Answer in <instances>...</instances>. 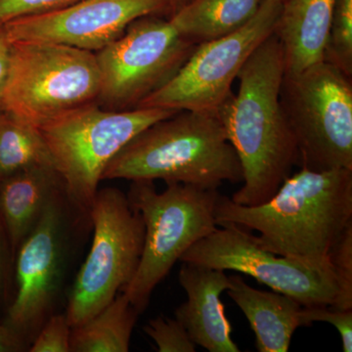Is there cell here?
I'll return each mask as SVG.
<instances>
[{
  "mask_svg": "<svg viewBox=\"0 0 352 352\" xmlns=\"http://www.w3.org/2000/svg\"><path fill=\"white\" fill-rule=\"evenodd\" d=\"M285 74L282 45L275 34L241 69L239 91L217 113L243 170V186L230 198L254 207L270 200L298 164L295 138L280 103Z\"/></svg>",
  "mask_w": 352,
  "mask_h": 352,
  "instance_id": "1",
  "label": "cell"
},
{
  "mask_svg": "<svg viewBox=\"0 0 352 352\" xmlns=\"http://www.w3.org/2000/svg\"><path fill=\"white\" fill-rule=\"evenodd\" d=\"M215 219L219 226L232 223L258 231V245L278 256L328 258L352 224V170L302 168L270 200L254 207L220 195Z\"/></svg>",
  "mask_w": 352,
  "mask_h": 352,
  "instance_id": "2",
  "label": "cell"
},
{
  "mask_svg": "<svg viewBox=\"0 0 352 352\" xmlns=\"http://www.w3.org/2000/svg\"><path fill=\"white\" fill-rule=\"evenodd\" d=\"M106 179L217 190L224 182H243V170L217 112L180 111L132 139L108 164Z\"/></svg>",
  "mask_w": 352,
  "mask_h": 352,
  "instance_id": "3",
  "label": "cell"
},
{
  "mask_svg": "<svg viewBox=\"0 0 352 352\" xmlns=\"http://www.w3.org/2000/svg\"><path fill=\"white\" fill-rule=\"evenodd\" d=\"M175 113L155 107L105 110L95 102L39 127L74 208L89 217L99 183L113 157L140 132Z\"/></svg>",
  "mask_w": 352,
  "mask_h": 352,
  "instance_id": "4",
  "label": "cell"
},
{
  "mask_svg": "<svg viewBox=\"0 0 352 352\" xmlns=\"http://www.w3.org/2000/svg\"><path fill=\"white\" fill-rule=\"evenodd\" d=\"M144 223L145 235L138 270L122 293L139 315L153 292L195 243L219 227L217 189L173 183L162 193L153 182H132L126 194Z\"/></svg>",
  "mask_w": 352,
  "mask_h": 352,
  "instance_id": "5",
  "label": "cell"
},
{
  "mask_svg": "<svg viewBox=\"0 0 352 352\" xmlns=\"http://www.w3.org/2000/svg\"><path fill=\"white\" fill-rule=\"evenodd\" d=\"M100 87L95 53L58 43H11L0 109L39 129L97 102Z\"/></svg>",
  "mask_w": 352,
  "mask_h": 352,
  "instance_id": "6",
  "label": "cell"
},
{
  "mask_svg": "<svg viewBox=\"0 0 352 352\" xmlns=\"http://www.w3.org/2000/svg\"><path fill=\"white\" fill-rule=\"evenodd\" d=\"M85 220L89 217L74 208L61 190L16 252L12 300L0 323L15 333L28 351L43 324L57 314L75 231Z\"/></svg>",
  "mask_w": 352,
  "mask_h": 352,
  "instance_id": "7",
  "label": "cell"
},
{
  "mask_svg": "<svg viewBox=\"0 0 352 352\" xmlns=\"http://www.w3.org/2000/svg\"><path fill=\"white\" fill-rule=\"evenodd\" d=\"M280 103L300 168L352 170L351 78L326 61L296 75L284 74Z\"/></svg>",
  "mask_w": 352,
  "mask_h": 352,
  "instance_id": "8",
  "label": "cell"
},
{
  "mask_svg": "<svg viewBox=\"0 0 352 352\" xmlns=\"http://www.w3.org/2000/svg\"><path fill=\"white\" fill-rule=\"evenodd\" d=\"M89 219L94 226L91 247L65 311L72 328L98 314L131 283L144 244L142 217L120 189L98 190Z\"/></svg>",
  "mask_w": 352,
  "mask_h": 352,
  "instance_id": "9",
  "label": "cell"
},
{
  "mask_svg": "<svg viewBox=\"0 0 352 352\" xmlns=\"http://www.w3.org/2000/svg\"><path fill=\"white\" fill-rule=\"evenodd\" d=\"M179 261L249 275L272 291L292 296L302 307H336L339 300V280L330 258L278 256L232 223L220 224L192 245Z\"/></svg>",
  "mask_w": 352,
  "mask_h": 352,
  "instance_id": "10",
  "label": "cell"
},
{
  "mask_svg": "<svg viewBox=\"0 0 352 352\" xmlns=\"http://www.w3.org/2000/svg\"><path fill=\"white\" fill-rule=\"evenodd\" d=\"M195 47L170 20L151 15L134 21L119 38L95 52L101 80L97 103L109 110L138 107L170 82Z\"/></svg>",
  "mask_w": 352,
  "mask_h": 352,
  "instance_id": "11",
  "label": "cell"
},
{
  "mask_svg": "<svg viewBox=\"0 0 352 352\" xmlns=\"http://www.w3.org/2000/svg\"><path fill=\"white\" fill-rule=\"evenodd\" d=\"M282 2L263 0L258 12L237 31L196 45L175 76L136 108L217 112L256 48L274 34Z\"/></svg>",
  "mask_w": 352,
  "mask_h": 352,
  "instance_id": "12",
  "label": "cell"
},
{
  "mask_svg": "<svg viewBox=\"0 0 352 352\" xmlns=\"http://www.w3.org/2000/svg\"><path fill=\"white\" fill-rule=\"evenodd\" d=\"M171 10L170 0H78L71 6L4 24L10 43L36 41L97 52L132 22Z\"/></svg>",
  "mask_w": 352,
  "mask_h": 352,
  "instance_id": "13",
  "label": "cell"
},
{
  "mask_svg": "<svg viewBox=\"0 0 352 352\" xmlns=\"http://www.w3.org/2000/svg\"><path fill=\"white\" fill-rule=\"evenodd\" d=\"M178 280L187 300L176 308L175 318L194 344L210 352H240L220 300L230 286V277L223 270L182 263Z\"/></svg>",
  "mask_w": 352,
  "mask_h": 352,
  "instance_id": "14",
  "label": "cell"
},
{
  "mask_svg": "<svg viewBox=\"0 0 352 352\" xmlns=\"http://www.w3.org/2000/svg\"><path fill=\"white\" fill-rule=\"evenodd\" d=\"M336 0H285L274 34L284 54L285 75L324 61Z\"/></svg>",
  "mask_w": 352,
  "mask_h": 352,
  "instance_id": "15",
  "label": "cell"
},
{
  "mask_svg": "<svg viewBox=\"0 0 352 352\" xmlns=\"http://www.w3.org/2000/svg\"><path fill=\"white\" fill-rule=\"evenodd\" d=\"M230 277L227 295L242 310L256 335L259 352H287L296 329L303 327L302 305L292 296L252 288Z\"/></svg>",
  "mask_w": 352,
  "mask_h": 352,
  "instance_id": "16",
  "label": "cell"
},
{
  "mask_svg": "<svg viewBox=\"0 0 352 352\" xmlns=\"http://www.w3.org/2000/svg\"><path fill=\"white\" fill-rule=\"evenodd\" d=\"M61 190L59 175L50 166L27 168L0 178V217L14 254Z\"/></svg>",
  "mask_w": 352,
  "mask_h": 352,
  "instance_id": "17",
  "label": "cell"
},
{
  "mask_svg": "<svg viewBox=\"0 0 352 352\" xmlns=\"http://www.w3.org/2000/svg\"><path fill=\"white\" fill-rule=\"evenodd\" d=\"M263 0H188L171 15L178 34L198 44L237 31L258 12Z\"/></svg>",
  "mask_w": 352,
  "mask_h": 352,
  "instance_id": "18",
  "label": "cell"
},
{
  "mask_svg": "<svg viewBox=\"0 0 352 352\" xmlns=\"http://www.w3.org/2000/svg\"><path fill=\"white\" fill-rule=\"evenodd\" d=\"M139 314L120 293L91 318L72 328L71 352H127Z\"/></svg>",
  "mask_w": 352,
  "mask_h": 352,
  "instance_id": "19",
  "label": "cell"
},
{
  "mask_svg": "<svg viewBox=\"0 0 352 352\" xmlns=\"http://www.w3.org/2000/svg\"><path fill=\"white\" fill-rule=\"evenodd\" d=\"M36 166L54 168L39 129L0 109V178Z\"/></svg>",
  "mask_w": 352,
  "mask_h": 352,
  "instance_id": "20",
  "label": "cell"
},
{
  "mask_svg": "<svg viewBox=\"0 0 352 352\" xmlns=\"http://www.w3.org/2000/svg\"><path fill=\"white\" fill-rule=\"evenodd\" d=\"M324 61L352 76V0H336Z\"/></svg>",
  "mask_w": 352,
  "mask_h": 352,
  "instance_id": "21",
  "label": "cell"
},
{
  "mask_svg": "<svg viewBox=\"0 0 352 352\" xmlns=\"http://www.w3.org/2000/svg\"><path fill=\"white\" fill-rule=\"evenodd\" d=\"M144 332L154 340L159 352L196 351V344L176 318L157 316L148 322Z\"/></svg>",
  "mask_w": 352,
  "mask_h": 352,
  "instance_id": "22",
  "label": "cell"
},
{
  "mask_svg": "<svg viewBox=\"0 0 352 352\" xmlns=\"http://www.w3.org/2000/svg\"><path fill=\"white\" fill-rule=\"evenodd\" d=\"M340 284L336 308L352 309V224L347 227L329 254Z\"/></svg>",
  "mask_w": 352,
  "mask_h": 352,
  "instance_id": "23",
  "label": "cell"
},
{
  "mask_svg": "<svg viewBox=\"0 0 352 352\" xmlns=\"http://www.w3.org/2000/svg\"><path fill=\"white\" fill-rule=\"evenodd\" d=\"M72 327L66 314H55L36 333L30 352H71Z\"/></svg>",
  "mask_w": 352,
  "mask_h": 352,
  "instance_id": "24",
  "label": "cell"
},
{
  "mask_svg": "<svg viewBox=\"0 0 352 352\" xmlns=\"http://www.w3.org/2000/svg\"><path fill=\"white\" fill-rule=\"evenodd\" d=\"M303 327L315 322H325L337 329L342 339V351H352V309H340L331 305L302 307Z\"/></svg>",
  "mask_w": 352,
  "mask_h": 352,
  "instance_id": "25",
  "label": "cell"
},
{
  "mask_svg": "<svg viewBox=\"0 0 352 352\" xmlns=\"http://www.w3.org/2000/svg\"><path fill=\"white\" fill-rule=\"evenodd\" d=\"M78 0H0V25L10 21L53 12Z\"/></svg>",
  "mask_w": 352,
  "mask_h": 352,
  "instance_id": "26",
  "label": "cell"
},
{
  "mask_svg": "<svg viewBox=\"0 0 352 352\" xmlns=\"http://www.w3.org/2000/svg\"><path fill=\"white\" fill-rule=\"evenodd\" d=\"M15 254L9 242L6 227L0 217V320L10 305L14 289Z\"/></svg>",
  "mask_w": 352,
  "mask_h": 352,
  "instance_id": "27",
  "label": "cell"
},
{
  "mask_svg": "<svg viewBox=\"0 0 352 352\" xmlns=\"http://www.w3.org/2000/svg\"><path fill=\"white\" fill-rule=\"evenodd\" d=\"M11 43L4 25H0V105L2 94L8 75L9 61H10Z\"/></svg>",
  "mask_w": 352,
  "mask_h": 352,
  "instance_id": "28",
  "label": "cell"
},
{
  "mask_svg": "<svg viewBox=\"0 0 352 352\" xmlns=\"http://www.w3.org/2000/svg\"><path fill=\"white\" fill-rule=\"evenodd\" d=\"M28 351L19 338L3 324L0 323V352Z\"/></svg>",
  "mask_w": 352,
  "mask_h": 352,
  "instance_id": "29",
  "label": "cell"
},
{
  "mask_svg": "<svg viewBox=\"0 0 352 352\" xmlns=\"http://www.w3.org/2000/svg\"><path fill=\"white\" fill-rule=\"evenodd\" d=\"M188 0H170L171 7H173V13L177 10L180 6L183 4L186 3Z\"/></svg>",
  "mask_w": 352,
  "mask_h": 352,
  "instance_id": "30",
  "label": "cell"
},
{
  "mask_svg": "<svg viewBox=\"0 0 352 352\" xmlns=\"http://www.w3.org/2000/svg\"><path fill=\"white\" fill-rule=\"evenodd\" d=\"M276 1L283 2L285 0H276Z\"/></svg>",
  "mask_w": 352,
  "mask_h": 352,
  "instance_id": "31",
  "label": "cell"
}]
</instances>
